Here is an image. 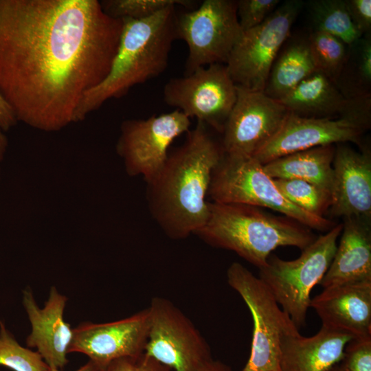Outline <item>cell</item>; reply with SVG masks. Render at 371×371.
Listing matches in <instances>:
<instances>
[{"label":"cell","instance_id":"9a60e30c","mask_svg":"<svg viewBox=\"0 0 371 371\" xmlns=\"http://www.w3.org/2000/svg\"><path fill=\"white\" fill-rule=\"evenodd\" d=\"M148 330V308L117 321L82 323L73 328L68 353H82L102 369L115 359L143 353Z\"/></svg>","mask_w":371,"mask_h":371},{"label":"cell","instance_id":"7a4b0ae2","mask_svg":"<svg viewBox=\"0 0 371 371\" xmlns=\"http://www.w3.org/2000/svg\"><path fill=\"white\" fill-rule=\"evenodd\" d=\"M197 122L184 142L168 157L157 175L147 183L150 212L166 235L181 240L206 222V201L214 169L224 155L221 146Z\"/></svg>","mask_w":371,"mask_h":371},{"label":"cell","instance_id":"5b68a950","mask_svg":"<svg viewBox=\"0 0 371 371\" xmlns=\"http://www.w3.org/2000/svg\"><path fill=\"white\" fill-rule=\"evenodd\" d=\"M207 196L215 203L267 207L311 229L328 232L336 225L330 218L311 214L289 201L263 164L254 157L224 154L212 172Z\"/></svg>","mask_w":371,"mask_h":371},{"label":"cell","instance_id":"d6a6232c","mask_svg":"<svg viewBox=\"0 0 371 371\" xmlns=\"http://www.w3.org/2000/svg\"><path fill=\"white\" fill-rule=\"evenodd\" d=\"M350 18L355 28L364 35L371 32V1L345 0Z\"/></svg>","mask_w":371,"mask_h":371},{"label":"cell","instance_id":"1f68e13d","mask_svg":"<svg viewBox=\"0 0 371 371\" xmlns=\"http://www.w3.org/2000/svg\"><path fill=\"white\" fill-rule=\"evenodd\" d=\"M101 371H172L144 352L140 355L115 359Z\"/></svg>","mask_w":371,"mask_h":371},{"label":"cell","instance_id":"30bf717a","mask_svg":"<svg viewBox=\"0 0 371 371\" xmlns=\"http://www.w3.org/2000/svg\"><path fill=\"white\" fill-rule=\"evenodd\" d=\"M144 352L172 371H201L212 359L210 348L189 317L167 298L154 297L149 306Z\"/></svg>","mask_w":371,"mask_h":371},{"label":"cell","instance_id":"f546056e","mask_svg":"<svg viewBox=\"0 0 371 371\" xmlns=\"http://www.w3.org/2000/svg\"><path fill=\"white\" fill-rule=\"evenodd\" d=\"M279 0L236 1L237 16L243 32L261 24L278 6Z\"/></svg>","mask_w":371,"mask_h":371},{"label":"cell","instance_id":"9c48e42d","mask_svg":"<svg viewBox=\"0 0 371 371\" xmlns=\"http://www.w3.org/2000/svg\"><path fill=\"white\" fill-rule=\"evenodd\" d=\"M371 98L337 117H305L289 112L273 137L253 156L262 164L306 150L339 143L360 145L370 127Z\"/></svg>","mask_w":371,"mask_h":371},{"label":"cell","instance_id":"ffe728a7","mask_svg":"<svg viewBox=\"0 0 371 371\" xmlns=\"http://www.w3.org/2000/svg\"><path fill=\"white\" fill-rule=\"evenodd\" d=\"M370 219L355 216L343 218L340 242L319 283L323 289L371 281Z\"/></svg>","mask_w":371,"mask_h":371},{"label":"cell","instance_id":"5bb4252c","mask_svg":"<svg viewBox=\"0 0 371 371\" xmlns=\"http://www.w3.org/2000/svg\"><path fill=\"white\" fill-rule=\"evenodd\" d=\"M234 105L223 130L225 155L253 157L278 132L289 111L263 91L236 86Z\"/></svg>","mask_w":371,"mask_h":371},{"label":"cell","instance_id":"e0dca14e","mask_svg":"<svg viewBox=\"0 0 371 371\" xmlns=\"http://www.w3.org/2000/svg\"><path fill=\"white\" fill-rule=\"evenodd\" d=\"M67 298L52 286L47 300L41 308L31 289L23 292V304L32 330L26 339L28 348H34L49 368L61 370L67 363V355L73 337V328L64 319Z\"/></svg>","mask_w":371,"mask_h":371},{"label":"cell","instance_id":"83f0119b","mask_svg":"<svg viewBox=\"0 0 371 371\" xmlns=\"http://www.w3.org/2000/svg\"><path fill=\"white\" fill-rule=\"evenodd\" d=\"M0 365L13 371H46L49 368L37 351L20 345L1 320Z\"/></svg>","mask_w":371,"mask_h":371},{"label":"cell","instance_id":"cb8c5ba5","mask_svg":"<svg viewBox=\"0 0 371 371\" xmlns=\"http://www.w3.org/2000/svg\"><path fill=\"white\" fill-rule=\"evenodd\" d=\"M335 85L348 100L371 97V34L348 45L346 61Z\"/></svg>","mask_w":371,"mask_h":371},{"label":"cell","instance_id":"7402d4cb","mask_svg":"<svg viewBox=\"0 0 371 371\" xmlns=\"http://www.w3.org/2000/svg\"><path fill=\"white\" fill-rule=\"evenodd\" d=\"M335 145L295 152L263 165L273 179H297L315 184L331 194Z\"/></svg>","mask_w":371,"mask_h":371},{"label":"cell","instance_id":"484cf974","mask_svg":"<svg viewBox=\"0 0 371 371\" xmlns=\"http://www.w3.org/2000/svg\"><path fill=\"white\" fill-rule=\"evenodd\" d=\"M307 36L317 71L335 84L346 59L348 45L339 38L321 31L313 30Z\"/></svg>","mask_w":371,"mask_h":371},{"label":"cell","instance_id":"4dcf8cb0","mask_svg":"<svg viewBox=\"0 0 371 371\" xmlns=\"http://www.w3.org/2000/svg\"><path fill=\"white\" fill-rule=\"evenodd\" d=\"M340 363L347 371H371V339H352Z\"/></svg>","mask_w":371,"mask_h":371},{"label":"cell","instance_id":"74e56055","mask_svg":"<svg viewBox=\"0 0 371 371\" xmlns=\"http://www.w3.org/2000/svg\"><path fill=\"white\" fill-rule=\"evenodd\" d=\"M327 371H347L346 368L341 364V363H339L338 364L334 366Z\"/></svg>","mask_w":371,"mask_h":371},{"label":"cell","instance_id":"836d02e7","mask_svg":"<svg viewBox=\"0 0 371 371\" xmlns=\"http://www.w3.org/2000/svg\"><path fill=\"white\" fill-rule=\"evenodd\" d=\"M17 122L14 111L0 93V127L4 132L8 131Z\"/></svg>","mask_w":371,"mask_h":371},{"label":"cell","instance_id":"4316f807","mask_svg":"<svg viewBox=\"0 0 371 371\" xmlns=\"http://www.w3.org/2000/svg\"><path fill=\"white\" fill-rule=\"evenodd\" d=\"M280 192L308 213L324 217L331 204V194L312 183L297 179H273Z\"/></svg>","mask_w":371,"mask_h":371},{"label":"cell","instance_id":"52a82bcc","mask_svg":"<svg viewBox=\"0 0 371 371\" xmlns=\"http://www.w3.org/2000/svg\"><path fill=\"white\" fill-rule=\"evenodd\" d=\"M175 32L188 48L185 75L212 64L226 65L243 34L236 1L205 0L196 9L177 14Z\"/></svg>","mask_w":371,"mask_h":371},{"label":"cell","instance_id":"8d00e7d4","mask_svg":"<svg viewBox=\"0 0 371 371\" xmlns=\"http://www.w3.org/2000/svg\"><path fill=\"white\" fill-rule=\"evenodd\" d=\"M46 371H62L60 369L49 368ZM74 371H101V368L91 361L80 367Z\"/></svg>","mask_w":371,"mask_h":371},{"label":"cell","instance_id":"277c9868","mask_svg":"<svg viewBox=\"0 0 371 371\" xmlns=\"http://www.w3.org/2000/svg\"><path fill=\"white\" fill-rule=\"evenodd\" d=\"M208 207L206 222L194 234L213 247L235 252L258 269L266 265L278 247L303 250L317 238L297 221L258 207L209 202Z\"/></svg>","mask_w":371,"mask_h":371},{"label":"cell","instance_id":"e575fe53","mask_svg":"<svg viewBox=\"0 0 371 371\" xmlns=\"http://www.w3.org/2000/svg\"><path fill=\"white\" fill-rule=\"evenodd\" d=\"M201 371H232V368L225 363L214 359L208 361Z\"/></svg>","mask_w":371,"mask_h":371},{"label":"cell","instance_id":"d4e9b609","mask_svg":"<svg viewBox=\"0 0 371 371\" xmlns=\"http://www.w3.org/2000/svg\"><path fill=\"white\" fill-rule=\"evenodd\" d=\"M307 3L313 30L331 34L347 45L363 36L353 25L345 0H311Z\"/></svg>","mask_w":371,"mask_h":371},{"label":"cell","instance_id":"2e32d148","mask_svg":"<svg viewBox=\"0 0 371 371\" xmlns=\"http://www.w3.org/2000/svg\"><path fill=\"white\" fill-rule=\"evenodd\" d=\"M332 216L371 218V153L335 144L333 161Z\"/></svg>","mask_w":371,"mask_h":371},{"label":"cell","instance_id":"44dd1931","mask_svg":"<svg viewBox=\"0 0 371 371\" xmlns=\"http://www.w3.org/2000/svg\"><path fill=\"white\" fill-rule=\"evenodd\" d=\"M366 98H346L332 80L316 71L304 78L279 102L289 112L295 115L320 118L346 115L353 111Z\"/></svg>","mask_w":371,"mask_h":371},{"label":"cell","instance_id":"ba28073f","mask_svg":"<svg viewBox=\"0 0 371 371\" xmlns=\"http://www.w3.org/2000/svg\"><path fill=\"white\" fill-rule=\"evenodd\" d=\"M304 5L301 0L286 1L261 24L243 32L226 63L236 86L263 91L272 65Z\"/></svg>","mask_w":371,"mask_h":371},{"label":"cell","instance_id":"d590c367","mask_svg":"<svg viewBox=\"0 0 371 371\" xmlns=\"http://www.w3.org/2000/svg\"><path fill=\"white\" fill-rule=\"evenodd\" d=\"M8 145V138L4 134V131L0 127V178H1V164L3 159Z\"/></svg>","mask_w":371,"mask_h":371},{"label":"cell","instance_id":"f1b7e54d","mask_svg":"<svg viewBox=\"0 0 371 371\" xmlns=\"http://www.w3.org/2000/svg\"><path fill=\"white\" fill-rule=\"evenodd\" d=\"M100 3L103 10L113 18L137 20L148 18L172 4L186 8L195 4L190 0H104Z\"/></svg>","mask_w":371,"mask_h":371},{"label":"cell","instance_id":"d6986e66","mask_svg":"<svg viewBox=\"0 0 371 371\" xmlns=\"http://www.w3.org/2000/svg\"><path fill=\"white\" fill-rule=\"evenodd\" d=\"M350 335L322 326L312 337L302 336L290 319L280 341V371H327L340 363Z\"/></svg>","mask_w":371,"mask_h":371},{"label":"cell","instance_id":"4fadbf2b","mask_svg":"<svg viewBox=\"0 0 371 371\" xmlns=\"http://www.w3.org/2000/svg\"><path fill=\"white\" fill-rule=\"evenodd\" d=\"M190 125V119L177 109L146 120L123 122L116 150L128 175H142L146 183L150 181L164 166L170 144L187 133Z\"/></svg>","mask_w":371,"mask_h":371},{"label":"cell","instance_id":"6da1fadb","mask_svg":"<svg viewBox=\"0 0 371 371\" xmlns=\"http://www.w3.org/2000/svg\"><path fill=\"white\" fill-rule=\"evenodd\" d=\"M122 25L97 0H0V93L17 121L47 132L74 122L109 74Z\"/></svg>","mask_w":371,"mask_h":371},{"label":"cell","instance_id":"ac0fdd59","mask_svg":"<svg viewBox=\"0 0 371 371\" xmlns=\"http://www.w3.org/2000/svg\"><path fill=\"white\" fill-rule=\"evenodd\" d=\"M322 326L357 339H371V281L324 289L311 299Z\"/></svg>","mask_w":371,"mask_h":371},{"label":"cell","instance_id":"603a6c76","mask_svg":"<svg viewBox=\"0 0 371 371\" xmlns=\"http://www.w3.org/2000/svg\"><path fill=\"white\" fill-rule=\"evenodd\" d=\"M316 71L308 36H290L272 65L263 92L280 101Z\"/></svg>","mask_w":371,"mask_h":371},{"label":"cell","instance_id":"8992f818","mask_svg":"<svg viewBox=\"0 0 371 371\" xmlns=\"http://www.w3.org/2000/svg\"><path fill=\"white\" fill-rule=\"evenodd\" d=\"M342 227V223L336 224L317 237L295 260L271 254L266 265L259 269V278L298 329L305 324L311 290L319 284L330 265Z\"/></svg>","mask_w":371,"mask_h":371},{"label":"cell","instance_id":"7c38bea8","mask_svg":"<svg viewBox=\"0 0 371 371\" xmlns=\"http://www.w3.org/2000/svg\"><path fill=\"white\" fill-rule=\"evenodd\" d=\"M163 93L168 105L222 133L237 90L226 65L216 63L170 79Z\"/></svg>","mask_w":371,"mask_h":371},{"label":"cell","instance_id":"3957f363","mask_svg":"<svg viewBox=\"0 0 371 371\" xmlns=\"http://www.w3.org/2000/svg\"><path fill=\"white\" fill-rule=\"evenodd\" d=\"M175 4L144 19H122L120 44L106 77L83 96L74 115L80 122L106 100L120 98L134 86L159 76L167 68L176 38Z\"/></svg>","mask_w":371,"mask_h":371},{"label":"cell","instance_id":"8fae6325","mask_svg":"<svg viewBox=\"0 0 371 371\" xmlns=\"http://www.w3.org/2000/svg\"><path fill=\"white\" fill-rule=\"evenodd\" d=\"M227 279L246 304L253 319L250 355L241 371H280V337L290 317L260 279L240 263L233 262L229 267Z\"/></svg>","mask_w":371,"mask_h":371}]
</instances>
